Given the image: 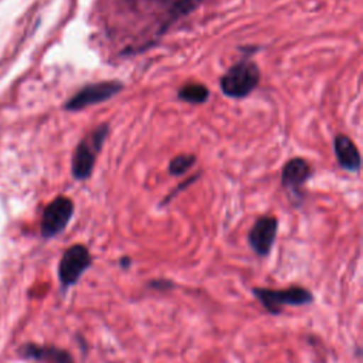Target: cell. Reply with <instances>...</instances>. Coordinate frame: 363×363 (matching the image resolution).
Wrapping results in <instances>:
<instances>
[{"label": "cell", "mask_w": 363, "mask_h": 363, "mask_svg": "<svg viewBox=\"0 0 363 363\" xmlns=\"http://www.w3.org/2000/svg\"><path fill=\"white\" fill-rule=\"evenodd\" d=\"M254 298L271 315H281L284 306H306L313 303V294L303 286L291 285L282 289L254 286L251 289Z\"/></svg>", "instance_id": "1"}, {"label": "cell", "mask_w": 363, "mask_h": 363, "mask_svg": "<svg viewBox=\"0 0 363 363\" xmlns=\"http://www.w3.org/2000/svg\"><path fill=\"white\" fill-rule=\"evenodd\" d=\"M108 133V123H102L77 145L71 162V172L74 179L85 180L92 174L96 156L101 152Z\"/></svg>", "instance_id": "2"}, {"label": "cell", "mask_w": 363, "mask_h": 363, "mask_svg": "<svg viewBox=\"0 0 363 363\" xmlns=\"http://www.w3.org/2000/svg\"><path fill=\"white\" fill-rule=\"evenodd\" d=\"M261 78L258 65L251 60L235 62L221 77L220 86L224 95L230 98H244L255 89Z\"/></svg>", "instance_id": "3"}, {"label": "cell", "mask_w": 363, "mask_h": 363, "mask_svg": "<svg viewBox=\"0 0 363 363\" xmlns=\"http://www.w3.org/2000/svg\"><path fill=\"white\" fill-rule=\"evenodd\" d=\"M92 265V255L82 244L68 247L58 264V278L64 288L74 286L84 272Z\"/></svg>", "instance_id": "4"}, {"label": "cell", "mask_w": 363, "mask_h": 363, "mask_svg": "<svg viewBox=\"0 0 363 363\" xmlns=\"http://www.w3.org/2000/svg\"><path fill=\"white\" fill-rule=\"evenodd\" d=\"M123 89L121 81H102L95 84H88L74 94L64 105L67 111H79L86 106H92L105 102Z\"/></svg>", "instance_id": "5"}, {"label": "cell", "mask_w": 363, "mask_h": 363, "mask_svg": "<svg viewBox=\"0 0 363 363\" xmlns=\"http://www.w3.org/2000/svg\"><path fill=\"white\" fill-rule=\"evenodd\" d=\"M74 214V203L69 197H55L43 211L41 217V235L44 238H52L62 233L68 225Z\"/></svg>", "instance_id": "6"}, {"label": "cell", "mask_w": 363, "mask_h": 363, "mask_svg": "<svg viewBox=\"0 0 363 363\" xmlns=\"http://www.w3.org/2000/svg\"><path fill=\"white\" fill-rule=\"evenodd\" d=\"M278 233V220L274 216H262L257 218L248 231V244L255 255L268 257Z\"/></svg>", "instance_id": "7"}, {"label": "cell", "mask_w": 363, "mask_h": 363, "mask_svg": "<svg viewBox=\"0 0 363 363\" xmlns=\"http://www.w3.org/2000/svg\"><path fill=\"white\" fill-rule=\"evenodd\" d=\"M312 169L311 164L302 157H294L288 160L282 169L281 184L285 190H289L295 196L299 194V189L311 177Z\"/></svg>", "instance_id": "8"}, {"label": "cell", "mask_w": 363, "mask_h": 363, "mask_svg": "<svg viewBox=\"0 0 363 363\" xmlns=\"http://www.w3.org/2000/svg\"><path fill=\"white\" fill-rule=\"evenodd\" d=\"M21 354L40 363H74V357L68 350L52 345L40 346L30 343L21 349Z\"/></svg>", "instance_id": "9"}, {"label": "cell", "mask_w": 363, "mask_h": 363, "mask_svg": "<svg viewBox=\"0 0 363 363\" xmlns=\"http://www.w3.org/2000/svg\"><path fill=\"white\" fill-rule=\"evenodd\" d=\"M335 155L339 166L347 172H357L362 164V157L354 142L346 135L335 138Z\"/></svg>", "instance_id": "10"}, {"label": "cell", "mask_w": 363, "mask_h": 363, "mask_svg": "<svg viewBox=\"0 0 363 363\" xmlns=\"http://www.w3.org/2000/svg\"><path fill=\"white\" fill-rule=\"evenodd\" d=\"M208 95H210L208 88L206 85L197 84V82L186 84L177 92L179 99H182L187 104H194V105L206 102L208 99Z\"/></svg>", "instance_id": "11"}, {"label": "cell", "mask_w": 363, "mask_h": 363, "mask_svg": "<svg viewBox=\"0 0 363 363\" xmlns=\"http://www.w3.org/2000/svg\"><path fill=\"white\" fill-rule=\"evenodd\" d=\"M196 163V156L191 153H182L174 156L169 163V172L173 176L184 174Z\"/></svg>", "instance_id": "12"}, {"label": "cell", "mask_w": 363, "mask_h": 363, "mask_svg": "<svg viewBox=\"0 0 363 363\" xmlns=\"http://www.w3.org/2000/svg\"><path fill=\"white\" fill-rule=\"evenodd\" d=\"M157 1L164 3L170 7V14L174 20V18H179L180 16H184V14L190 13L191 10H194L201 0H157Z\"/></svg>", "instance_id": "13"}, {"label": "cell", "mask_w": 363, "mask_h": 363, "mask_svg": "<svg viewBox=\"0 0 363 363\" xmlns=\"http://www.w3.org/2000/svg\"><path fill=\"white\" fill-rule=\"evenodd\" d=\"M149 286L153 289H170L173 288V282L169 279H153L149 282Z\"/></svg>", "instance_id": "14"}]
</instances>
